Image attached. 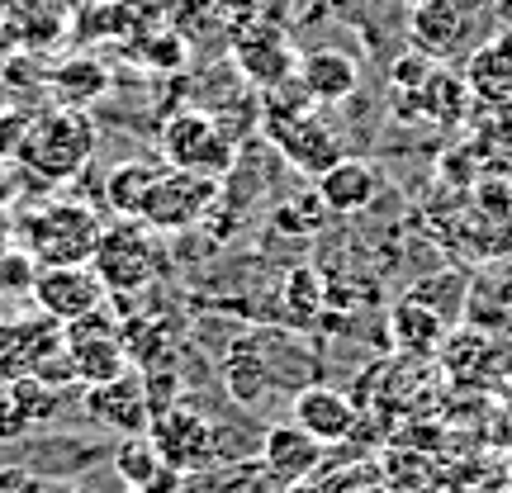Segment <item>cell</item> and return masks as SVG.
Here are the masks:
<instances>
[{
    "label": "cell",
    "instance_id": "6da1fadb",
    "mask_svg": "<svg viewBox=\"0 0 512 493\" xmlns=\"http://www.w3.org/2000/svg\"><path fill=\"white\" fill-rule=\"evenodd\" d=\"M266 138H271L285 162H294L309 176H323L328 166L342 162V143L318 114H313V100L304 95L299 81H285L266 91Z\"/></svg>",
    "mask_w": 512,
    "mask_h": 493
},
{
    "label": "cell",
    "instance_id": "7a4b0ae2",
    "mask_svg": "<svg viewBox=\"0 0 512 493\" xmlns=\"http://www.w3.org/2000/svg\"><path fill=\"white\" fill-rule=\"evenodd\" d=\"M95 152V124L86 110L72 105H48L34 110L29 119V138L19 147V166H29L43 181H72Z\"/></svg>",
    "mask_w": 512,
    "mask_h": 493
},
{
    "label": "cell",
    "instance_id": "3957f363",
    "mask_svg": "<svg viewBox=\"0 0 512 493\" xmlns=\"http://www.w3.org/2000/svg\"><path fill=\"white\" fill-rule=\"evenodd\" d=\"M100 219L95 209L72 200L43 204L34 219L24 223V252L34 256V266H91L95 247H100Z\"/></svg>",
    "mask_w": 512,
    "mask_h": 493
},
{
    "label": "cell",
    "instance_id": "277c9868",
    "mask_svg": "<svg viewBox=\"0 0 512 493\" xmlns=\"http://www.w3.org/2000/svg\"><path fill=\"white\" fill-rule=\"evenodd\" d=\"M162 157L171 171H190V176H209L219 181L233 166V143L214 114L204 110H181L171 114L162 128Z\"/></svg>",
    "mask_w": 512,
    "mask_h": 493
},
{
    "label": "cell",
    "instance_id": "5b68a950",
    "mask_svg": "<svg viewBox=\"0 0 512 493\" xmlns=\"http://www.w3.org/2000/svg\"><path fill=\"white\" fill-rule=\"evenodd\" d=\"M62 356H67V370H72L76 384H95L119 380L128 370V351H124V332L114 328L105 313L95 309L76 323H62Z\"/></svg>",
    "mask_w": 512,
    "mask_h": 493
},
{
    "label": "cell",
    "instance_id": "8992f818",
    "mask_svg": "<svg viewBox=\"0 0 512 493\" xmlns=\"http://www.w3.org/2000/svg\"><path fill=\"white\" fill-rule=\"evenodd\" d=\"M152 266L157 252H152V228L143 219H119V228H105L91 256V271L110 294H138L152 280Z\"/></svg>",
    "mask_w": 512,
    "mask_h": 493
},
{
    "label": "cell",
    "instance_id": "52a82bcc",
    "mask_svg": "<svg viewBox=\"0 0 512 493\" xmlns=\"http://www.w3.org/2000/svg\"><path fill=\"white\" fill-rule=\"evenodd\" d=\"M147 441L157 446V456L176 475H195V470L219 460V432H214V422L204 418L200 408H185V403H171L166 413H157L152 427H147Z\"/></svg>",
    "mask_w": 512,
    "mask_h": 493
},
{
    "label": "cell",
    "instance_id": "ba28073f",
    "mask_svg": "<svg viewBox=\"0 0 512 493\" xmlns=\"http://www.w3.org/2000/svg\"><path fill=\"white\" fill-rule=\"evenodd\" d=\"M233 67H238L252 86L275 91L299 76V53L290 48L285 29H275L266 19H247L233 29Z\"/></svg>",
    "mask_w": 512,
    "mask_h": 493
},
{
    "label": "cell",
    "instance_id": "9c48e42d",
    "mask_svg": "<svg viewBox=\"0 0 512 493\" xmlns=\"http://www.w3.org/2000/svg\"><path fill=\"white\" fill-rule=\"evenodd\" d=\"M57 351H62V323H53L48 313L0 323V384H15V380H24V375H38Z\"/></svg>",
    "mask_w": 512,
    "mask_h": 493
},
{
    "label": "cell",
    "instance_id": "30bf717a",
    "mask_svg": "<svg viewBox=\"0 0 512 493\" xmlns=\"http://www.w3.org/2000/svg\"><path fill=\"white\" fill-rule=\"evenodd\" d=\"M29 294H34L38 313H48L53 323H76V318L100 309L110 290L100 285V275L91 266H48V271H38Z\"/></svg>",
    "mask_w": 512,
    "mask_h": 493
},
{
    "label": "cell",
    "instance_id": "8fae6325",
    "mask_svg": "<svg viewBox=\"0 0 512 493\" xmlns=\"http://www.w3.org/2000/svg\"><path fill=\"white\" fill-rule=\"evenodd\" d=\"M219 195V181H209V176H190V171H171L166 166L157 190H152V200H147V214L143 223L147 228H157V233H176V228H190V223L204 219V209L214 204Z\"/></svg>",
    "mask_w": 512,
    "mask_h": 493
},
{
    "label": "cell",
    "instance_id": "7c38bea8",
    "mask_svg": "<svg viewBox=\"0 0 512 493\" xmlns=\"http://www.w3.org/2000/svg\"><path fill=\"white\" fill-rule=\"evenodd\" d=\"M86 413H91L100 427H110L119 437H147L152 427V399H147L143 375L124 370L119 380H105L86 389Z\"/></svg>",
    "mask_w": 512,
    "mask_h": 493
},
{
    "label": "cell",
    "instance_id": "4fadbf2b",
    "mask_svg": "<svg viewBox=\"0 0 512 493\" xmlns=\"http://www.w3.org/2000/svg\"><path fill=\"white\" fill-rule=\"evenodd\" d=\"M294 427H304L309 437H318L323 446H337L356 432V403L332 389V384H309L294 394V408H290Z\"/></svg>",
    "mask_w": 512,
    "mask_h": 493
},
{
    "label": "cell",
    "instance_id": "5bb4252c",
    "mask_svg": "<svg viewBox=\"0 0 512 493\" xmlns=\"http://www.w3.org/2000/svg\"><path fill=\"white\" fill-rule=\"evenodd\" d=\"M261 465H266V475L275 484H299V479H309L318 465H323V441L309 437L304 427H294V422H280L266 432L261 441Z\"/></svg>",
    "mask_w": 512,
    "mask_h": 493
},
{
    "label": "cell",
    "instance_id": "9a60e30c",
    "mask_svg": "<svg viewBox=\"0 0 512 493\" xmlns=\"http://www.w3.org/2000/svg\"><path fill=\"white\" fill-rule=\"evenodd\" d=\"M313 105H342L356 86H361V67L356 57L342 48H318V53L299 57V76H294Z\"/></svg>",
    "mask_w": 512,
    "mask_h": 493
},
{
    "label": "cell",
    "instance_id": "2e32d148",
    "mask_svg": "<svg viewBox=\"0 0 512 493\" xmlns=\"http://www.w3.org/2000/svg\"><path fill=\"white\" fill-rule=\"evenodd\" d=\"M380 195V171L361 157H342L318 176V200L328 204L332 214H361Z\"/></svg>",
    "mask_w": 512,
    "mask_h": 493
},
{
    "label": "cell",
    "instance_id": "e0dca14e",
    "mask_svg": "<svg viewBox=\"0 0 512 493\" xmlns=\"http://www.w3.org/2000/svg\"><path fill=\"white\" fill-rule=\"evenodd\" d=\"M0 19L24 48H53L67 38V0H0Z\"/></svg>",
    "mask_w": 512,
    "mask_h": 493
},
{
    "label": "cell",
    "instance_id": "ac0fdd59",
    "mask_svg": "<svg viewBox=\"0 0 512 493\" xmlns=\"http://www.w3.org/2000/svg\"><path fill=\"white\" fill-rule=\"evenodd\" d=\"M114 475L124 479L133 493H171L185 479L157 456V446L147 437H124V446L114 451Z\"/></svg>",
    "mask_w": 512,
    "mask_h": 493
},
{
    "label": "cell",
    "instance_id": "d6986e66",
    "mask_svg": "<svg viewBox=\"0 0 512 493\" xmlns=\"http://www.w3.org/2000/svg\"><path fill=\"white\" fill-rule=\"evenodd\" d=\"M162 181V166L152 162H119L110 171V181H105V200L119 219H143L147 214V200H152V190Z\"/></svg>",
    "mask_w": 512,
    "mask_h": 493
},
{
    "label": "cell",
    "instance_id": "ffe728a7",
    "mask_svg": "<svg viewBox=\"0 0 512 493\" xmlns=\"http://www.w3.org/2000/svg\"><path fill=\"white\" fill-rule=\"evenodd\" d=\"M110 86L105 67L95 57H72V62H57L53 76H48V91L57 95V105H72V110H86L91 100H100Z\"/></svg>",
    "mask_w": 512,
    "mask_h": 493
},
{
    "label": "cell",
    "instance_id": "44dd1931",
    "mask_svg": "<svg viewBox=\"0 0 512 493\" xmlns=\"http://www.w3.org/2000/svg\"><path fill=\"white\" fill-rule=\"evenodd\" d=\"M389 328H394V337H399L403 347L432 351L441 337H446V318H441V313H432L427 304H418V299H403V304H394Z\"/></svg>",
    "mask_w": 512,
    "mask_h": 493
},
{
    "label": "cell",
    "instance_id": "7402d4cb",
    "mask_svg": "<svg viewBox=\"0 0 512 493\" xmlns=\"http://www.w3.org/2000/svg\"><path fill=\"white\" fill-rule=\"evenodd\" d=\"M10 394L19 399V408L29 413L34 422H48V418H57V384H48V380H38V375H24V380H15V384H5Z\"/></svg>",
    "mask_w": 512,
    "mask_h": 493
},
{
    "label": "cell",
    "instance_id": "603a6c76",
    "mask_svg": "<svg viewBox=\"0 0 512 493\" xmlns=\"http://www.w3.org/2000/svg\"><path fill=\"white\" fill-rule=\"evenodd\" d=\"M29 119H34V110H5L0 114V157H5V162H19V147L29 138Z\"/></svg>",
    "mask_w": 512,
    "mask_h": 493
},
{
    "label": "cell",
    "instance_id": "cb8c5ba5",
    "mask_svg": "<svg viewBox=\"0 0 512 493\" xmlns=\"http://www.w3.org/2000/svg\"><path fill=\"white\" fill-rule=\"evenodd\" d=\"M29 432H34V418L19 408L10 389H0V441H24Z\"/></svg>",
    "mask_w": 512,
    "mask_h": 493
},
{
    "label": "cell",
    "instance_id": "d4e9b609",
    "mask_svg": "<svg viewBox=\"0 0 512 493\" xmlns=\"http://www.w3.org/2000/svg\"><path fill=\"white\" fill-rule=\"evenodd\" d=\"M228 375H233V394H238L242 403H252V399H256V380H266V370L256 366V361H247V351H242V356H233Z\"/></svg>",
    "mask_w": 512,
    "mask_h": 493
},
{
    "label": "cell",
    "instance_id": "484cf974",
    "mask_svg": "<svg viewBox=\"0 0 512 493\" xmlns=\"http://www.w3.org/2000/svg\"><path fill=\"white\" fill-rule=\"evenodd\" d=\"M285 294H290V309L294 313H313V309H318V275H313V271H294L290 275V290H285Z\"/></svg>",
    "mask_w": 512,
    "mask_h": 493
},
{
    "label": "cell",
    "instance_id": "4316f807",
    "mask_svg": "<svg viewBox=\"0 0 512 493\" xmlns=\"http://www.w3.org/2000/svg\"><path fill=\"white\" fill-rule=\"evenodd\" d=\"M0 493H48V484L24 465H0Z\"/></svg>",
    "mask_w": 512,
    "mask_h": 493
},
{
    "label": "cell",
    "instance_id": "83f0119b",
    "mask_svg": "<svg viewBox=\"0 0 512 493\" xmlns=\"http://www.w3.org/2000/svg\"><path fill=\"white\" fill-rule=\"evenodd\" d=\"M223 19L238 29V24H247V19H261V0H219Z\"/></svg>",
    "mask_w": 512,
    "mask_h": 493
},
{
    "label": "cell",
    "instance_id": "f1b7e54d",
    "mask_svg": "<svg viewBox=\"0 0 512 493\" xmlns=\"http://www.w3.org/2000/svg\"><path fill=\"white\" fill-rule=\"evenodd\" d=\"M280 493H328V489L313 484V479H299V484H280Z\"/></svg>",
    "mask_w": 512,
    "mask_h": 493
},
{
    "label": "cell",
    "instance_id": "f546056e",
    "mask_svg": "<svg viewBox=\"0 0 512 493\" xmlns=\"http://www.w3.org/2000/svg\"><path fill=\"white\" fill-rule=\"evenodd\" d=\"M361 493H384V489H361Z\"/></svg>",
    "mask_w": 512,
    "mask_h": 493
}]
</instances>
